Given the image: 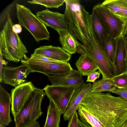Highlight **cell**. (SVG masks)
I'll return each instance as SVG.
<instances>
[{"label": "cell", "mask_w": 127, "mask_h": 127, "mask_svg": "<svg viewBox=\"0 0 127 127\" xmlns=\"http://www.w3.org/2000/svg\"><path fill=\"white\" fill-rule=\"evenodd\" d=\"M24 127H40L39 122L35 121L32 124Z\"/></svg>", "instance_id": "obj_33"}, {"label": "cell", "mask_w": 127, "mask_h": 127, "mask_svg": "<svg viewBox=\"0 0 127 127\" xmlns=\"http://www.w3.org/2000/svg\"><path fill=\"white\" fill-rule=\"evenodd\" d=\"M116 88L113 85L112 79L102 78L93 83L90 93L107 92H111Z\"/></svg>", "instance_id": "obj_22"}, {"label": "cell", "mask_w": 127, "mask_h": 127, "mask_svg": "<svg viewBox=\"0 0 127 127\" xmlns=\"http://www.w3.org/2000/svg\"><path fill=\"white\" fill-rule=\"evenodd\" d=\"M11 95L0 86V123L8 126L12 121L10 116Z\"/></svg>", "instance_id": "obj_17"}, {"label": "cell", "mask_w": 127, "mask_h": 127, "mask_svg": "<svg viewBox=\"0 0 127 127\" xmlns=\"http://www.w3.org/2000/svg\"><path fill=\"white\" fill-rule=\"evenodd\" d=\"M12 29L13 32L17 34L20 33L22 31L21 26L19 24L14 25Z\"/></svg>", "instance_id": "obj_32"}, {"label": "cell", "mask_w": 127, "mask_h": 127, "mask_svg": "<svg viewBox=\"0 0 127 127\" xmlns=\"http://www.w3.org/2000/svg\"><path fill=\"white\" fill-rule=\"evenodd\" d=\"M121 127H127V120Z\"/></svg>", "instance_id": "obj_34"}, {"label": "cell", "mask_w": 127, "mask_h": 127, "mask_svg": "<svg viewBox=\"0 0 127 127\" xmlns=\"http://www.w3.org/2000/svg\"><path fill=\"white\" fill-rule=\"evenodd\" d=\"M120 38L123 40L125 51L127 55V23L122 25L121 32L119 37V39Z\"/></svg>", "instance_id": "obj_26"}, {"label": "cell", "mask_w": 127, "mask_h": 127, "mask_svg": "<svg viewBox=\"0 0 127 127\" xmlns=\"http://www.w3.org/2000/svg\"><path fill=\"white\" fill-rule=\"evenodd\" d=\"M61 62H68L71 55L62 48L52 45L40 46L36 49L33 53Z\"/></svg>", "instance_id": "obj_15"}, {"label": "cell", "mask_w": 127, "mask_h": 127, "mask_svg": "<svg viewBox=\"0 0 127 127\" xmlns=\"http://www.w3.org/2000/svg\"><path fill=\"white\" fill-rule=\"evenodd\" d=\"M116 47L114 63L116 75L127 71V55L125 51L123 40L121 38Z\"/></svg>", "instance_id": "obj_18"}, {"label": "cell", "mask_w": 127, "mask_h": 127, "mask_svg": "<svg viewBox=\"0 0 127 127\" xmlns=\"http://www.w3.org/2000/svg\"><path fill=\"white\" fill-rule=\"evenodd\" d=\"M36 16L47 27L56 30H68V28L64 14L51 11L47 9L37 12Z\"/></svg>", "instance_id": "obj_11"}, {"label": "cell", "mask_w": 127, "mask_h": 127, "mask_svg": "<svg viewBox=\"0 0 127 127\" xmlns=\"http://www.w3.org/2000/svg\"><path fill=\"white\" fill-rule=\"evenodd\" d=\"M76 52L90 57L97 65L102 78L112 79L115 76L114 64L108 59L94 34L86 42L81 43Z\"/></svg>", "instance_id": "obj_3"}, {"label": "cell", "mask_w": 127, "mask_h": 127, "mask_svg": "<svg viewBox=\"0 0 127 127\" xmlns=\"http://www.w3.org/2000/svg\"><path fill=\"white\" fill-rule=\"evenodd\" d=\"M78 127H92L82 117L78 118Z\"/></svg>", "instance_id": "obj_31"}, {"label": "cell", "mask_w": 127, "mask_h": 127, "mask_svg": "<svg viewBox=\"0 0 127 127\" xmlns=\"http://www.w3.org/2000/svg\"><path fill=\"white\" fill-rule=\"evenodd\" d=\"M46 75L53 86L71 87L76 90L84 84L82 75L76 70L73 69L69 73L65 74Z\"/></svg>", "instance_id": "obj_10"}, {"label": "cell", "mask_w": 127, "mask_h": 127, "mask_svg": "<svg viewBox=\"0 0 127 127\" xmlns=\"http://www.w3.org/2000/svg\"><path fill=\"white\" fill-rule=\"evenodd\" d=\"M90 15L92 28L95 36L104 50L106 39L109 35L108 32L94 7Z\"/></svg>", "instance_id": "obj_16"}, {"label": "cell", "mask_w": 127, "mask_h": 127, "mask_svg": "<svg viewBox=\"0 0 127 127\" xmlns=\"http://www.w3.org/2000/svg\"><path fill=\"white\" fill-rule=\"evenodd\" d=\"M100 74L99 71L91 73L87 76L86 82L94 83L97 79L99 78Z\"/></svg>", "instance_id": "obj_28"}, {"label": "cell", "mask_w": 127, "mask_h": 127, "mask_svg": "<svg viewBox=\"0 0 127 127\" xmlns=\"http://www.w3.org/2000/svg\"><path fill=\"white\" fill-rule=\"evenodd\" d=\"M28 66L32 72H38L45 75H62L69 73L73 70L70 63L62 62H40L30 60L28 58L21 61Z\"/></svg>", "instance_id": "obj_6"}, {"label": "cell", "mask_w": 127, "mask_h": 127, "mask_svg": "<svg viewBox=\"0 0 127 127\" xmlns=\"http://www.w3.org/2000/svg\"><path fill=\"white\" fill-rule=\"evenodd\" d=\"M6 126L0 123V127H6Z\"/></svg>", "instance_id": "obj_35"}, {"label": "cell", "mask_w": 127, "mask_h": 127, "mask_svg": "<svg viewBox=\"0 0 127 127\" xmlns=\"http://www.w3.org/2000/svg\"><path fill=\"white\" fill-rule=\"evenodd\" d=\"M96 10L107 30L108 29L114 40H118L122 28V25L117 18L109 12L101 4L94 7ZM121 22V21H120Z\"/></svg>", "instance_id": "obj_12"}, {"label": "cell", "mask_w": 127, "mask_h": 127, "mask_svg": "<svg viewBox=\"0 0 127 127\" xmlns=\"http://www.w3.org/2000/svg\"><path fill=\"white\" fill-rule=\"evenodd\" d=\"M78 110L92 127H121L127 120V101L109 93L87 94Z\"/></svg>", "instance_id": "obj_1"}, {"label": "cell", "mask_w": 127, "mask_h": 127, "mask_svg": "<svg viewBox=\"0 0 127 127\" xmlns=\"http://www.w3.org/2000/svg\"><path fill=\"white\" fill-rule=\"evenodd\" d=\"M75 64L78 70L83 76H88L98 69L94 61L86 54L81 55Z\"/></svg>", "instance_id": "obj_20"}, {"label": "cell", "mask_w": 127, "mask_h": 127, "mask_svg": "<svg viewBox=\"0 0 127 127\" xmlns=\"http://www.w3.org/2000/svg\"><path fill=\"white\" fill-rule=\"evenodd\" d=\"M111 92L119 95L127 101V89L116 88Z\"/></svg>", "instance_id": "obj_29"}, {"label": "cell", "mask_w": 127, "mask_h": 127, "mask_svg": "<svg viewBox=\"0 0 127 127\" xmlns=\"http://www.w3.org/2000/svg\"><path fill=\"white\" fill-rule=\"evenodd\" d=\"M45 93L43 89L35 87L23 107L14 118L15 127H24L36 121L43 114L42 102Z\"/></svg>", "instance_id": "obj_4"}, {"label": "cell", "mask_w": 127, "mask_h": 127, "mask_svg": "<svg viewBox=\"0 0 127 127\" xmlns=\"http://www.w3.org/2000/svg\"><path fill=\"white\" fill-rule=\"evenodd\" d=\"M0 82H1L2 80V76L3 68L4 66H6L8 62L3 60V56L1 53L0 52Z\"/></svg>", "instance_id": "obj_30"}, {"label": "cell", "mask_w": 127, "mask_h": 127, "mask_svg": "<svg viewBox=\"0 0 127 127\" xmlns=\"http://www.w3.org/2000/svg\"><path fill=\"white\" fill-rule=\"evenodd\" d=\"M35 87L31 82H25L11 90V111L14 118L19 112Z\"/></svg>", "instance_id": "obj_8"}, {"label": "cell", "mask_w": 127, "mask_h": 127, "mask_svg": "<svg viewBox=\"0 0 127 127\" xmlns=\"http://www.w3.org/2000/svg\"><path fill=\"white\" fill-rule=\"evenodd\" d=\"M8 16L0 32V52L8 61L17 63L28 58L26 54L28 51L18 34L13 31V24L9 15Z\"/></svg>", "instance_id": "obj_2"}, {"label": "cell", "mask_w": 127, "mask_h": 127, "mask_svg": "<svg viewBox=\"0 0 127 127\" xmlns=\"http://www.w3.org/2000/svg\"><path fill=\"white\" fill-rule=\"evenodd\" d=\"M16 7L19 24L27 30L36 42L49 40L50 34L46 27L36 15L24 5L17 3Z\"/></svg>", "instance_id": "obj_5"}, {"label": "cell", "mask_w": 127, "mask_h": 127, "mask_svg": "<svg viewBox=\"0 0 127 127\" xmlns=\"http://www.w3.org/2000/svg\"><path fill=\"white\" fill-rule=\"evenodd\" d=\"M65 0H32L28 1L31 4H38L45 6L47 8H58L63 4Z\"/></svg>", "instance_id": "obj_24"}, {"label": "cell", "mask_w": 127, "mask_h": 127, "mask_svg": "<svg viewBox=\"0 0 127 127\" xmlns=\"http://www.w3.org/2000/svg\"><path fill=\"white\" fill-rule=\"evenodd\" d=\"M59 40L63 49L67 53L72 55L76 52L79 42L68 30H58Z\"/></svg>", "instance_id": "obj_19"}, {"label": "cell", "mask_w": 127, "mask_h": 127, "mask_svg": "<svg viewBox=\"0 0 127 127\" xmlns=\"http://www.w3.org/2000/svg\"><path fill=\"white\" fill-rule=\"evenodd\" d=\"M92 85V84L90 83H84L76 90L68 106L63 114L64 121L68 120L73 113L78 110L84 97L87 94L90 93Z\"/></svg>", "instance_id": "obj_13"}, {"label": "cell", "mask_w": 127, "mask_h": 127, "mask_svg": "<svg viewBox=\"0 0 127 127\" xmlns=\"http://www.w3.org/2000/svg\"><path fill=\"white\" fill-rule=\"evenodd\" d=\"M49 101L46 118L43 127H59L61 111L52 100H49Z\"/></svg>", "instance_id": "obj_21"}, {"label": "cell", "mask_w": 127, "mask_h": 127, "mask_svg": "<svg viewBox=\"0 0 127 127\" xmlns=\"http://www.w3.org/2000/svg\"><path fill=\"white\" fill-rule=\"evenodd\" d=\"M109 35L106 38L105 43L104 51L108 59L112 63L114 64L116 47L115 48Z\"/></svg>", "instance_id": "obj_23"}, {"label": "cell", "mask_w": 127, "mask_h": 127, "mask_svg": "<svg viewBox=\"0 0 127 127\" xmlns=\"http://www.w3.org/2000/svg\"><path fill=\"white\" fill-rule=\"evenodd\" d=\"M101 4L123 24L127 23V0H106Z\"/></svg>", "instance_id": "obj_14"}, {"label": "cell", "mask_w": 127, "mask_h": 127, "mask_svg": "<svg viewBox=\"0 0 127 127\" xmlns=\"http://www.w3.org/2000/svg\"><path fill=\"white\" fill-rule=\"evenodd\" d=\"M31 72L28 66L24 64L16 67L6 66L3 68L2 80L4 83L15 87L25 83Z\"/></svg>", "instance_id": "obj_9"}, {"label": "cell", "mask_w": 127, "mask_h": 127, "mask_svg": "<svg viewBox=\"0 0 127 127\" xmlns=\"http://www.w3.org/2000/svg\"><path fill=\"white\" fill-rule=\"evenodd\" d=\"M78 119L77 113L76 111L69 118L67 127H78Z\"/></svg>", "instance_id": "obj_27"}, {"label": "cell", "mask_w": 127, "mask_h": 127, "mask_svg": "<svg viewBox=\"0 0 127 127\" xmlns=\"http://www.w3.org/2000/svg\"><path fill=\"white\" fill-rule=\"evenodd\" d=\"M112 79L114 85L117 88L127 89V71L115 76Z\"/></svg>", "instance_id": "obj_25"}, {"label": "cell", "mask_w": 127, "mask_h": 127, "mask_svg": "<svg viewBox=\"0 0 127 127\" xmlns=\"http://www.w3.org/2000/svg\"><path fill=\"white\" fill-rule=\"evenodd\" d=\"M45 95L64 114L68 106L76 89L71 87L48 85L43 89Z\"/></svg>", "instance_id": "obj_7"}]
</instances>
